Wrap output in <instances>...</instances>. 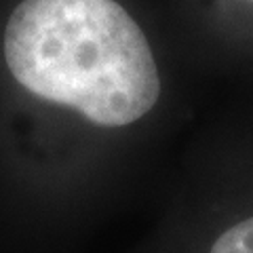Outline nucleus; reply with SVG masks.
Masks as SVG:
<instances>
[{"label":"nucleus","instance_id":"obj_1","mask_svg":"<svg viewBox=\"0 0 253 253\" xmlns=\"http://www.w3.org/2000/svg\"><path fill=\"white\" fill-rule=\"evenodd\" d=\"M4 59L28 91L125 126L161 95L148 38L114 0H23L4 30Z\"/></svg>","mask_w":253,"mask_h":253},{"label":"nucleus","instance_id":"obj_2","mask_svg":"<svg viewBox=\"0 0 253 253\" xmlns=\"http://www.w3.org/2000/svg\"><path fill=\"white\" fill-rule=\"evenodd\" d=\"M209 253H253V217L243 219L219 234Z\"/></svg>","mask_w":253,"mask_h":253}]
</instances>
